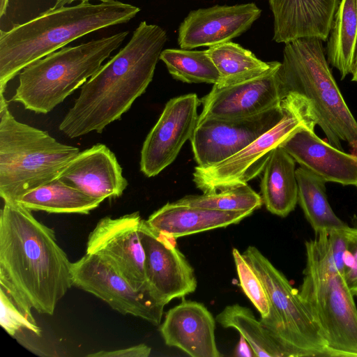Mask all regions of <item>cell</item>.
Masks as SVG:
<instances>
[{"mask_svg":"<svg viewBox=\"0 0 357 357\" xmlns=\"http://www.w3.org/2000/svg\"><path fill=\"white\" fill-rule=\"evenodd\" d=\"M299 294L318 324L328 357H357V307L344 276L317 257H306Z\"/></svg>","mask_w":357,"mask_h":357,"instance_id":"8","label":"cell"},{"mask_svg":"<svg viewBox=\"0 0 357 357\" xmlns=\"http://www.w3.org/2000/svg\"><path fill=\"white\" fill-rule=\"evenodd\" d=\"M142 220L138 212L117 218H102L89 234L86 253L96 255L109 263L136 290L149 291L139 233Z\"/></svg>","mask_w":357,"mask_h":357,"instance_id":"12","label":"cell"},{"mask_svg":"<svg viewBox=\"0 0 357 357\" xmlns=\"http://www.w3.org/2000/svg\"><path fill=\"white\" fill-rule=\"evenodd\" d=\"M232 255L243 291L260 313L261 318L266 317L270 303L262 282L238 250L233 248Z\"/></svg>","mask_w":357,"mask_h":357,"instance_id":"31","label":"cell"},{"mask_svg":"<svg viewBox=\"0 0 357 357\" xmlns=\"http://www.w3.org/2000/svg\"><path fill=\"white\" fill-rule=\"evenodd\" d=\"M128 33L121 31L63 47L30 63L19 73V84L10 101L47 114L91 78Z\"/></svg>","mask_w":357,"mask_h":357,"instance_id":"6","label":"cell"},{"mask_svg":"<svg viewBox=\"0 0 357 357\" xmlns=\"http://www.w3.org/2000/svg\"><path fill=\"white\" fill-rule=\"evenodd\" d=\"M140 11L118 0L81 1L52 7L22 24L0 31V93L30 63L92 32L128 23Z\"/></svg>","mask_w":357,"mask_h":357,"instance_id":"3","label":"cell"},{"mask_svg":"<svg viewBox=\"0 0 357 357\" xmlns=\"http://www.w3.org/2000/svg\"><path fill=\"white\" fill-rule=\"evenodd\" d=\"M174 202L179 205L222 211L252 212L263 204L261 197L248 184L201 195H187Z\"/></svg>","mask_w":357,"mask_h":357,"instance_id":"29","label":"cell"},{"mask_svg":"<svg viewBox=\"0 0 357 357\" xmlns=\"http://www.w3.org/2000/svg\"><path fill=\"white\" fill-rule=\"evenodd\" d=\"M357 45V0H340L327 40L326 58L342 79L351 74Z\"/></svg>","mask_w":357,"mask_h":357,"instance_id":"24","label":"cell"},{"mask_svg":"<svg viewBox=\"0 0 357 357\" xmlns=\"http://www.w3.org/2000/svg\"><path fill=\"white\" fill-rule=\"evenodd\" d=\"M73 285L93 294L123 314L159 325L165 306L149 291L136 290L113 266L100 257L86 253L72 263Z\"/></svg>","mask_w":357,"mask_h":357,"instance_id":"10","label":"cell"},{"mask_svg":"<svg viewBox=\"0 0 357 357\" xmlns=\"http://www.w3.org/2000/svg\"><path fill=\"white\" fill-rule=\"evenodd\" d=\"M301 167L326 182L357 185V154L347 153L303 127L280 145Z\"/></svg>","mask_w":357,"mask_h":357,"instance_id":"18","label":"cell"},{"mask_svg":"<svg viewBox=\"0 0 357 357\" xmlns=\"http://www.w3.org/2000/svg\"><path fill=\"white\" fill-rule=\"evenodd\" d=\"M220 74V81L213 84L227 86L260 76L271 70L276 61L265 62L249 50L232 41L206 50Z\"/></svg>","mask_w":357,"mask_h":357,"instance_id":"26","label":"cell"},{"mask_svg":"<svg viewBox=\"0 0 357 357\" xmlns=\"http://www.w3.org/2000/svg\"><path fill=\"white\" fill-rule=\"evenodd\" d=\"M284 113L280 120L244 149L218 163L195 168L193 181L204 193L248 184L261 174L272 153L303 127L317 125L307 102L289 93L282 101Z\"/></svg>","mask_w":357,"mask_h":357,"instance_id":"9","label":"cell"},{"mask_svg":"<svg viewBox=\"0 0 357 357\" xmlns=\"http://www.w3.org/2000/svg\"><path fill=\"white\" fill-rule=\"evenodd\" d=\"M278 75L284 98L294 93L307 102L328 142L344 151L345 142L357 153V121L333 75L323 41L304 38L285 43Z\"/></svg>","mask_w":357,"mask_h":357,"instance_id":"4","label":"cell"},{"mask_svg":"<svg viewBox=\"0 0 357 357\" xmlns=\"http://www.w3.org/2000/svg\"><path fill=\"white\" fill-rule=\"evenodd\" d=\"M296 174L298 188V203L316 234L329 233L348 225L331 208L324 180L303 167L296 169Z\"/></svg>","mask_w":357,"mask_h":357,"instance_id":"25","label":"cell"},{"mask_svg":"<svg viewBox=\"0 0 357 357\" xmlns=\"http://www.w3.org/2000/svg\"><path fill=\"white\" fill-rule=\"evenodd\" d=\"M9 0H1L0 1V17H2L6 13V10L8 6Z\"/></svg>","mask_w":357,"mask_h":357,"instance_id":"37","label":"cell"},{"mask_svg":"<svg viewBox=\"0 0 357 357\" xmlns=\"http://www.w3.org/2000/svg\"><path fill=\"white\" fill-rule=\"evenodd\" d=\"M340 0H269L273 40L287 43L298 38L327 41Z\"/></svg>","mask_w":357,"mask_h":357,"instance_id":"20","label":"cell"},{"mask_svg":"<svg viewBox=\"0 0 357 357\" xmlns=\"http://www.w3.org/2000/svg\"><path fill=\"white\" fill-rule=\"evenodd\" d=\"M16 202H4L0 213V275L32 308L54 314L73 286L72 262L54 231Z\"/></svg>","mask_w":357,"mask_h":357,"instance_id":"2","label":"cell"},{"mask_svg":"<svg viewBox=\"0 0 357 357\" xmlns=\"http://www.w3.org/2000/svg\"><path fill=\"white\" fill-rule=\"evenodd\" d=\"M58 178L102 201L120 197L128 185L114 153L102 144L79 152Z\"/></svg>","mask_w":357,"mask_h":357,"instance_id":"17","label":"cell"},{"mask_svg":"<svg viewBox=\"0 0 357 357\" xmlns=\"http://www.w3.org/2000/svg\"><path fill=\"white\" fill-rule=\"evenodd\" d=\"M356 187L357 188V185Z\"/></svg>","mask_w":357,"mask_h":357,"instance_id":"38","label":"cell"},{"mask_svg":"<svg viewBox=\"0 0 357 357\" xmlns=\"http://www.w3.org/2000/svg\"><path fill=\"white\" fill-rule=\"evenodd\" d=\"M296 170V161L281 146L272 151L261 183L263 203L271 213L284 218L294 210L298 195Z\"/></svg>","mask_w":357,"mask_h":357,"instance_id":"22","label":"cell"},{"mask_svg":"<svg viewBox=\"0 0 357 357\" xmlns=\"http://www.w3.org/2000/svg\"><path fill=\"white\" fill-rule=\"evenodd\" d=\"M139 233L146 284L153 297L165 305L194 292L197 285L195 271L177 248L176 238L153 229L143 219Z\"/></svg>","mask_w":357,"mask_h":357,"instance_id":"11","label":"cell"},{"mask_svg":"<svg viewBox=\"0 0 357 357\" xmlns=\"http://www.w3.org/2000/svg\"><path fill=\"white\" fill-rule=\"evenodd\" d=\"M47 131L18 121L0 93V196L16 202L56 178L79 153Z\"/></svg>","mask_w":357,"mask_h":357,"instance_id":"5","label":"cell"},{"mask_svg":"<svg viewBox=\"0 0 357 357\" xmlns=\"http://www.w3.org/2000/svg\"><path fill=\"white\" fill-rule=\"evenodd\" d=\"M0 303V324L10 335L15 337L24 331L40 335L41 329L32 315V307L2 275Z\"/></svg>","mask_w":357,"mask_h":357,"instance_id":"30","label":"cell"},{"mask_svg":"<svg viewBox=\"0 0 357 357\" xmlns=\"http://www.w3.org/2000/svg\"><path fill=\"white\" fill-rule=\"evenodd\" d=\"M160 59L170 75L183 82L216 84L220 81V74L206 50L165 49Z\"/></svg>","mask_w":357,"mask_h":357,"instance_id":"28","label":"cell"},{"mask_svg":"<svg viewBox=\"0 0 357 357\" xmlns=\"http://www.w3.org/2000/svg\"><path fill=\"white\" fill-rule=\"evenodd\" d=\"M224 328L238 331L251 347L255 356L286 357L273 337L250 308L234 304L226 306L215 317Z\"/></svg>","mask_w":357,"mask_h":357,"instance_id":"27","label":"cell"},{"mask_svg":"<svg viewBox=\"0 0 357 357\" xmlns=\"http://www.w3.org/2000/svg\"><path fill=\"white\" fill-rule=\"evenodd\" d=\"M151 351V347L144 344H140L118 350L100 351L87 356L91 357H148Z\"/></svg>","mask_w":357,"mask_h":357,"instance_id":"33","label":"cell"},{"mask_svg":"<svg viewBox=\"0 0 357 357\" xmlns=\"http://www.w3.org/2000/svg\"><path fill=\"white\" fill-rule=\"evenodd\" d=\"M235 356H255L251 347L245 340V339L241 335V340L238 344L236 351Z\"/></svg>","mask_w":357,"mask_h":357,"instance_id":"34","label":"cell"},{"mask_svg":"<svg viewBox=\"0 0 357 357\" xmlns=\"http://www.w3.org/2000/svg\"><path fill=\"white\" fill-rule=\"evenodd\" d=\"M102 200L92 197L58 178L22 195L16 202L30 211L89 214Z\"/></svg>","mask_w":357,"mask_h":357,"instance_id":"23","label":"cell"},{"mask_svg":"<svg viewBox=\"0 0 357 357\" xmlns=\"http://www.w3.org/2000/svg\"><path fill=\"white\" fill-rule=\"evenodd\" d=\"M215 319L201 303L183 299L167 311L160 326L165 343L192 357H220Z\"/></svg>","mask_w":357,"mask_h":357,"instance_id":"19","label":"cell"},{"mask_svg":"<svg viewBox=\"0 0 357 357\" xmlns=\"http://www.w3.org/2000/svg\"><path fill=\"white\" fill-rule=\"evenodd\" d=\"M253 212L222 211L167 203L146 220L153 229L177 238L240 222Z\"/></svg>","mask_w":357,"mask_h":357,"instance_id":"21","label":"cell"},{"mask_svg":"<svg viewBox=\"0 0 357 357\" xmlns=\"http://www.w3.org/2000/svg\"><path fill=\"white\" fill-rule=\"evenodd\" d=\"M351 80L357 82V45L351 71Z\"/></svg>","mask_w":357,"mask_h":357,"instance_id":"36","label":"cell"},{"mask_svg":"<svg viewBox=\"0 0 357 357\" xmlns=\"http://www.w3.org/2000/svg\"><path fill=\"white\" fill-rule=\"evenodd\" d=\"M266 291L270 311L261 322L286 357H328L327 345L310 310L284 275L255 246L242 254Z\"/></svg>","mask_w":357,"mask_h":357,"instance_id":"7","label":"cell"},{"mask_svg":"<svg viewBox=\"0 0 357 357\" xmlns=\"http://www.w3.org/2000/svg\"><path fill=\"white\" fill-rule=\"evenodd\" d=\"M199 100L189 93L170 99L147 135L141 150L140 170L153 177L171 165L197 126Z\"/></svg>","mask_w":357,"mask_h":357,"instance_id":"14","label":"cell"},{"mask_svg":"<svg viewBox=\"0 0 357 357\" xmlns=\"http://www.w3.org/2000/svg\"><path fill=\"white\" fill-rule=\"evenodd\" d=\"M166 31L142 21L129 42L89 78L59 129L70 139L101 133L121 119L153 79Z\"/></svg>","mask_w":357,"mask_h":357,"instance_id":"1","label":"cell"},{"mask_svg":"<svg viewBox=\"0 0 357 357\" xmlns=\"http://www.w3.org/2000/svg\"><path fill=\"white\" fill-rule=\"evenodd\" d=\"M283 113L281 104L279 107L250 117L197 122L190 139L197 166L208 167L234 155L273 127Z\"/></svg>","mask_w":357,"mask_h":357,"instance_id":"13","label":"cell"},{"mask_svg":"<svg viewBox=\"0 0 357 357\" xmlns=\"http://www.w3.org/2000/svg\"><path fill=\"white\" fill-rule=\"evenodd\" d=\"M347 243L344 255V278L354 296L357 297V217L352 218V226L344 229Z\"/></svg>","mask_w":357,"mask_h":357,"instance_id":"32","label":"cell"},{"mask_svg":"<svg viewBox=\"0 0 357 357\" xmlns=\"http://www.w3.org/2000/svg\"><path fill=\"white\" fill-rule=\"evenodd\" d=\"M76 1H89L91 0H56L54 7L57 8V7H61V6H63L66 5H69ZM97 1H100L101 2H103V1H111V0H97Z\"/></svg>","mask_w":357,"mask_h":357,"instance_id":"35","label":"cell"},{"mask_svg":"<svg viewBox=\"0 0 357 357\" xmlns=\"http://www.w3.org/2000/svg\"><path fill=\"white\" fill-rule=\"evenodd\" d=\"M281 62L257 77L223 87L213 85L201 102L198 121L256 116L281 106L284 98L278 75Z\"/></svg>","mask_w":357,"mask_h":357,"instance_id":"15","label":"cell"},{"mask_svg":"<svg viewBox=\"0 0 357 357\" xmlns=\"http://www.w3.org/2000/svg\"><path fill=\"white\" fill-rule=\"evenodd\" d=\"M261 13L255 3L192 10L180 24L178 43L181 49L192 50L231 41L248 30Z\"/></svg>","mask_w":357,"mask_h":357,"instance_id":"16","label":"cell"}]
</instances>
